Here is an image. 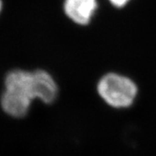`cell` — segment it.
<instances>
[{"instance_id":"8992f818","label":"cell","mask_w":156,"mask_h":156,"mask_svg":"<svg viewBox=\"0 0 156 156\" xmlns=\"http://www.w3.org/2000/svg\"><path fill=\"white\" fill-rule=\"evenodd\" d=\"M2 8H3V2H2V0H0V12L2 11Z\"/></svg>"},{"instance_id":"6da1fadb","label":"cell","mask_w":156,"mask_h":156,"mask_svg":"<svg viewBox=\"0 0 156 156\" xmlns=\"http://www.w3.org/2000/svg\"><path fill=\"white\" fill-rule=\"evenodd\" d=\"M101 99L115 108H127L134 104L138 86L133 79L117 72H108L96 85Z\"/></svg>"},{"instance_id":"7a4b0ae2","label":"cell","mask_w":156,"mask_h":156,"mask_svg":"<svg viewBox=\"0 0 156 156\" xmlns=\"http://www.w3.org/2000/svg\"><path fill=\"white\" fill-rule=\"evenodd\" d=\"M98 0H64L63 11L66 17L78 25L89 24L98 10Z\"/></svg>"},{"instance_id":"5b68a950","label":"cell","mask_w":156,"mask_h":156,"mask_svg":"<svg viewBox=\"0 0 156 156\" xmlns=\"http://www.w3.org/2000/svg\"><path fill=\"white\" fill-rule=\"evenodd\" d=\"M108 1L114 8L122 9L128 5L132 0H108Z\"/></svg>"},{"instance_id":"3957f363","label":"cell","mask_w":156,"mask_h":156,"mask_svg":"<svg viewBox=\"0 0 156 156\" xmlns=\"http://www.w3.org/2000/svg\"><path fill=\"white\" fill-rule=\"evenodd\" d=\"M33 75V90L35 99L38 98L45 103L56 100L58 88L52 76L45 70H36Z\"/></svg>"},{"instance_id":"277c9868","label":"cell","mask_w":156,"mask_h":156,"mask_svg":"<svg viewBox=\"0 0 156 156\" xmlns=\"http://www.w3.org/2000/svg\"><path fill=\"white\" fill-rule=\"evenodd\" d=\"M32 100L26 95L14 90L6 89L2 95L1 104L5 111L14 117L24 116L28 112Z\"/></svg>"}]
</instances>
